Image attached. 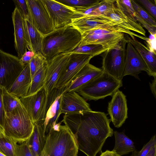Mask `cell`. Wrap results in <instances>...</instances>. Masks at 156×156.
Listing matches in <instances>:
<instances>
[{
    "mask_svg": "<svg viewBox=\"0 0 156 156\" xmlns=\"http://www.w3.org/2000/svg\"><path fill=\"white\" fill-rule=\"evenodd\" d=\"M112 96V99L108 103V112L110 117V121L115 127L119 128L128 118L126 96L118 90Z\"/></svg>",
    "mask_w": 156,
    "mask_h": 156,
    "instance_id": "obj_15",
    "label": "cell"
},
{
    "mask_svg": "<svg viewBox=\"0 0 156 156\" xmlns=\"http://www.w3.org/2000/svg\"><path fill=\"white\" fill-rule=\"evenodd\" d=\"M24 66L18 57L0 49V87L8 91Z\"/></svg>",
    "mask_w": 156,
    "mask_h": 156,
    "instance_id": "obj_9",
    "label": "cell"
},
{
    "mask_svg": "<svg viewBox=\"0 0 156 156\" xmlns=\"http://www.w3.org/2000/svg\"><path fill=\"white\" fill-rule=\"evenodd\" d=\"M17 142L16 147L15 156H33L29 147L27 140Z\"/></svg>",
    "mask_w": 156,
    "mask_h": 156,
    "instance_id": "obj_36",
    "label": "cell"
},
{
    "mask_svg": "<svg viewBox=\"0 0 156 156\" xmlns=\"http://www.w3.org/2000/svg\"><path fill=\"white\" fill-rule=\"evenodd\" d=\"M156 35L150 34L149 38L145 41L147 48L152 53L156 55Z\"/></svg>",
    "mask_w": 156,
    "mask_h": 156,
    "instance_id": "obj_40",
    "label": "cell"
},
{
    "mask_svg": "<svg viewBox=\"0 0 156 156\" xmlns=\"http://www.w3.org/2000/svg\"><path fill=\"white\" fill-rule=\"evenodd\" d=\"M33 57V56L27 55L25 53L19 59L20 61L22 64L25 66L26 65L29 64Z\"/></svg>",
    "mask_w": 156,
    "mask_h": 156,
    "instance_id": "obj_42",
    "label": "cell"
},
{
    "mask_svg": "<svg viewBox=\"0 0 156 156\" xmlns=\"http://www.w3.org/2000/svg\"><path fill=\"white\" fill-rule=\"evenodd\" d=\"M81 38L80 33L69 25L54 30L43 36L41 53L47 62L59 54L71 52L78 47Z\"/></svg>",
    "mask_w": 156,
    "mask_h": 156,
    "instance_id": "obj_2",
    "label": "cell"
},
{
    "mask_svg": "<svg viewBox=\"0 0 156 156\" xmlns=\"http://www.w3.org/2000/svg\"><path fill=\"white\" fill-rule=\"evenodd\" d=\"M34 124L23 106L6 113L3 126L5 135L18 143L27 140L33 131Z\"/></svg>",
    "mask_w": 156,
    "mask_h": 156,
    "instance_id": "obj_5",
    "label": "cell"
},
{
    "mask_svg": "<svg viewBox=\"0 0 156 156\" xmlns=\"http://www.w3.org/2000/svg\"><path fill=\"white\" fill-rule=\"evenodd\" d=\"M155 145H156L155 135L153 136L149 141L144 145L140 151H133L130 156H145L149 151L151 147Z\"/></svg>",
    "mask_w": 156,
    "mask_h": 156,
    "instance_id": "obj_37",
    "label": "cell"
},
{
    "mask_svg": "<svg viewBox=\"0 0 156 156\" xmlns=\"http://www.w3.org/2000/svg\"><path fill=\"white\" fill-rule=\"evenodd\" d=\"M43 0L50 15L54 30L68 26L73 19L83 16L80 10L58 0Z\"/></svg>",
    "mask_w": 156,
    "mask_h": 156,
    "instance_id": "obj_10",
    "label": "cell"
},
{
    "mask_svg": "<svg viewBox=\"0 0 156 156\" xmlns=\"http://www.w3.org/2000/svg\"><path fill=\"white\" fill-rule=\"evenodd\" d=\"M62 121L46 134L44 147L40 156H77L78 147L73 133Z\"/></svg>",
    "mask_w": 156,
    "mask_h": 156,
    "instance_id": "obj_3",
    "label": "cell"
},
{
    "mask_svg": "<svg viewBox=\"0 0 156 156\" xmlns=\"http://www.w3.org/2000/svg\"><path fill=\"white\" fill-rule=\"evenodd\" d=\"M12 19L14 29V45L18 58L20 59L27 51V42L25 35L23 17L15 8L12 12Z\"/></svg>",
    "mask_w": 156,
    "mask_h": 156,
    "instance_id": "obj_19",
    "label": "cell"
},
{
    "mask_svg": "<svg viewBox=\"0 0 156 156\" xmlns=\"http://www.w3.org/2000/svg\"><path fill=\"white\" fill-rule=\"evenodd\" d=\"M113 133L115 143L112 151L118 155L121 156L136 150L134 142L124 132L115 131Z\"/></svg>",
    "mask_w": 156,
    "mask_h": 156,
    "instance_id": "obj_26",
    "label": "cell"
},
{
    "mask_svg": "<svg viewBox=\"0 0 156 156\" xmlns=\"http://www.w3.org/2000/svg\"><path fill=\"white\" fill-rule=\"evenodd\" d=\"M103 71L89 63L86 64L67 86L66 91L76 92L101 74Z\"/></svg>",
    "mask_w": 156,
    "mask_h": 156,
    "instance_id": "obj_18",
    "label": "cell"
},
{
    "mask_svg": "<svg viewBox=\"0 0 156 156\" xmlns=\"http://www.w3.org/2000/svg\"><path fill=\"white\" fill-rule=\"evenodd\" d=\"M145 156H156V145L153 146Z\"/></svg>",
    "mask_w": 156,
    "mask_h": 156,
    "instance_id": "obj_45",
    "label": "cell"
},
{
    "mask_svg": "<svg viewBox=\"0 0 156 156\" xmlns=\"http://www.w3.org/2000/svg\"><path fill=\"white\" fill-rule=\"evenodd\" d=\"M27 140L33 156H40L46 140V135L41 122L34 123L32 133Z\"/></svg>",
    "mask_w": 156,
    "mask_h": 156,
    "instance_id": "obj_25",
    "label": "cell"
},
{
    "mask_svg": "<svg viewBox=\"0 0 156 156\" xmlns=\"http://www.w3.org/2000/svg\"><path fill=\"white\" fill-rule=\"evenodd\" d=\"M13 2L15 8L19 11L23 18H26L28 15V10L26 0H15Z\"/></svg>",
    "mask_w": 156,
    "mask_h": 156,
    "instance_id": "obj_38",
    "label": "cell"
},
{
    "mask_svg": "<svg viewBox=\"0 0 156 156\" xmlns=\"http://www.w3.org/2000/svg\"><path fill=\"white\" fill-rule=\"evenodd\" d=\"M32 81L29 64L24 69L8 91L19 98L27 96Z\"/></svg>",
    "mask_w": 156,
    "mask_h": 156,
    "instance_id": "obj_22",
    "label": "cell"
},
{
    "mask_svg": "<svg viewBox=\"0 0 156 156\" xmlns=\"http://www.w3.org/2000/svg\"><path fill=\"white\" fill-rule=\"evenodd\" d=\"M127 42L125 37L116 47L106 50L102 55L103 71L119 81L124 77Z\"/></svg>",
    "mask_w": 156,
    "mask_h": 156,
    "instance_id": "obj_7",
    "label": "cell"
},
{
    "mask_svg": "<svg viewBox=\"0 0 156 156\" xmlns=\"http://www.w3.org/2000/svg\"><path fill=\"white\" fill-rule=\"evenodd\" d=\"M67 86L61 89L54 88L48 95L45 119L42 123L47 134L57 122L61 115L62 98Z\"/></svg>",
    "mask_w": 156,
    "mask_h": 156,
    "instance_id": "obj_13",
    "label": "cell"
},
{
    "mask_svg": "<svg viewBox=\"0 0 156 156\" xmlns=\"http://www.w3.org/2000/svg\"><path fill=\"white\" fill-rule=\"evenodd\" d=\"M133 8L136 13L151 25L156 26L155 20L135 0H131Z\"/></svg>",
    "mask_w": 156,
    "mask_h": 156,
    "instance_id": "obj_34",
    "label": "cell"
},
{
    "mask_svg": "<svg viewBox=\"0 0 156 156\" xmlns=\"http://www.w3.org/2000/svg\"><path fill=\"white\" fill-rule=\"evenodd\" d=\"M0 156H5L0 152Z\"/></svg>",
    "mask_w": 156,
    "mask_h": 156,
    "instance_id": "obj_47",
    "label": "cell"
},
{
    "mask_svg": "<svg viewBox=\"0 0 156 156\" xmlns=\"http://www.w3.org/2000/svg\"><path fill=\"white\" fill-rule=\"evenodd\" d=\"M5 135L3 127L0 125V136Z\"/></svg>",
    "mask_w": 156,
    "mask_h": 156,
    "instance_id": "obj_46",
    "label": "cell"
},
{
    "mask_svg": "<svg viewBox=\"0 0 156 156\" xmlns=\"http://www.w3.org/2000/svg\"><path fill=\"white\" fill-rule=\"evenodd\" d=\"M122 86V80H119L103 72L90 83L76 92L85 99L96 101L112 96Z\"/></svg>",
    "mask_w": 156,
    "mask_h": 156,
    "instance_id": "obj_6",
    "label": "cell"
},
{
    "mask_svg": "<svg viewBox=\"0 0 156 156\" xmlns=\"http://www.w3.org/2000/svg\"><path fill=\"white\" fill-rule=\"evenodd\" d=\"M154 79L152 80L151 83L149 82L150 87L152 94H153L155 98H156V76L154 77Z\"/></svg>",
    "mask_w": 156,
    "mask_h": 156,
    "instance_id": "obj_43",
    "label": "cell"
},
{
    "mask_svg": "<svg viewBox=\"0 0 156 156\" xmlns=\"http://www.w3.org/2000/svg\"><path fill=\"white\" fill-rule=\"evenodd\" d=\"M65 5L76 9H86L99 3L101 0H58Z\"/></svg>",
    "mask_w": 156,
    "mask_h": 156,
    "instance_id": "obj_33",
    "label": "cell"
},
{
    "mask_svg": "<svg viewBox=\"0 0 156 156\" xmlns=\"http://www.w3.org/2000/svg\"><path fill=\"white\" fill-rule=\"evenodd\" d=\"M91 110L89 104L76 92H68L66 90L63 93L61 115L81 113Z\"/></svg>",
    "mask_w": 156,
    "mask_h": 156,
    "instance_id": "obj_16",
    "label": "cell"
},
{
    "mask_svg": "<svg viewBox=\"0 0 156 156\" xmlns=\"http://www.w3.org/2000/svg\"><path fill=\"white\" fill-rule=\"evenodd\" d=\"M114 0H101L98 6L94 10L90 16H100L111 12L115 6Z\"/></svg>",
    "mask_w": 156,
    "mask_h": 156,
    "instance_id": "obj_31",
    "label": "cell"
},
{
    "mask_svg": "<svg viewBox=\"0 0 156 156\" xmlns=\"http://www.w3.org/2000/svg\"><path fill=\"white\" fill-rule=\"evenodd\" d=\"M46 63L35 74L32 79L31 86L27 96L38 91L44 86L45 77Z\"/></svg>",
    "mask_w": 156,
    "mask_h": 156,
    "instance_id": "obj_27",
    "label": "cell"
},
{
    "mask_svg": "<svg viewBox=\"0 0 156 156\" xmlns=\"http://www.w3.org/2000/svg\"><path fill=\"white\" fill-rule=\"evenodd\" d=\"M106 50L101 45L89 44L78 47L71 52L88 55L93 58L102 54Z\"/></svg>",
    "mask_w": 156,
    "mask_h": 156,
    "instance_id": "obj_30",
    "label": "cell"
},
{
    "mask_svg": "<svg viewBox=\"0 0 156 156\" xmlns=\"http://www.w3.org/2000/svg\"><path fill=\"white\" fill-rule=\"evenodd\" d=\"M155 20L156 18V4L149 0H135Z\"/></svg>",
    "mask_w": 156,
    "mask_h": 156,
    "instance_id": "obj_35",
    "label": "cell"
},
{
    "mask_svg": "<svg viewBox=\"0 0 156 156\" xmlns=\"http://www.w3.org/2000/svg\"><path fill=\"white\" fill-rule=\"evenodd\" d=\"M134 17L136 20L146 28L151 34H156V26L150 25L142 19L135 11Z\"/></svg>",
    "mask_w": 156,
    "mask_h": 156,
    "instance_id": "obj_39",
    "label": "cell"
},
{
    "mask_svg": "<svg viewBox=\"0 0 156 156\" xmlns=\"http://www.w3.org/2000/svg\"><path fill=\"white\" fill-rule=\"evenodd\" d=\"M92 58L88 55L71 52L66 65L56 83L55 88L61 89L67 86Z\"/></svg>",
    "mask_w": 156,
    "mask_h": 156,
    "instance_id": "obj_12",
    "label": "cell"
},
{
    "mask_svg": "<svg viewBox=\"0 0 156 156\" xmlns=\"http://www.w3.org/2000/svg\"><path fill=\"white\" fill-rule=\"evenodd\" d=\"M62 121L74 136L78 150L87 156H96L107 138L113 134L111 121L104 112L91 110L65 114Z\"/></svg>",
    "mask_w": 156,
    "mask_h": 156,
    "instance_id": "obj_1",
    "label": "cell"
},
{
    "mask_svg": "<svg viewBox=\"0 0 156 156\" xmlns=\"http://www.w3.org/2000/svg\"><path fill=\"white\" fill-rule=\"evenodd\" d=\"M142 71L147 72V66L138 51L128 41L126 49L124 77L130 75L140 80L138 74Z\"/></svg>",
    "mask_w": 156,
    "mask_h": 156,
    "instance_id": "obj_17",
    "label": "cell"
},
{
    "mask_svg": "<svg viewBox=\"0 0 156 156\" xmlns=\"http://www.w3.org/2000/svg\"><path fill=\"white\" fill-rule=\"evenodd\" d=\"M100 156H119L112 151L107 150L102 153Z\"/></svg>",
    "mask_w": 156,
    "mask_h": 156,
    "instance_id": "obj_44",
    "label": "cell"
},
{
    "mask_svg": "<svg viewBox=\"0 0 156 156\" xmlns=\"http://www.w3.org/2000/svg\"><path fill=\"white\" fill-rule=\"evenodd\" d=\"M71 52L58 55L47 62L44 87L48 95L56 83L69 60Z\"/></svg>",
    "mask_w": 156,
    "mask_h": 156,
    "instance_id": "obj_14",
    "label": "cell"
},
{
    "mask_svg": "<svg viewBox=\"0 0 156 156\" xmlns=\"http://www.w3.org/2000/svg\"><path fill=\"white\" fill-rule=\"evenodd\" d=\"M130 42L138 51L145 63L148 69L147 72L150 76H156V55L151 52L143 44L137 40L135 37H126Z\"/></svg>",
    "mask_w": 156,
    "mask_h": 156,
    "instance_id": "obj_24",
    "label": "cell"
},
{
    "mask_svg": "<svg viewBox=\"0 0 156 156\" xmlns=\"http://www.w3.org/2000/svg\"><path fill=\"white\" fill-rule=\"evenodd\" d=\"M17 142L5 135L0 136V152L5 156H15Z\"/></svg>",
    "mask_w": 156,
    "mask_h": 156,
    "instance_id": "obj_28",
    "label": "cell"
},
{
    "mask_svg": "<svg viewBox=\"0 0 156 156\" xmlns=\"http://www.w3.org/2000/svg\"><path fill=\"white\" fill-rule=\"evenodd\" d=\"M46 62V59L41 52L34 54L29 64L32 79L36 73Z\"/></svg>",
    "mask_w": 156,
    "mask_h": 156,
    "instance_id": "obj_32",
    "label": "cell"
},
{
    "mask_svg": "<svg viewBox=\"0 0 156 156\" xmlns=\"http://www.w3.org/2000/svg\"><path fill=\"white\" fill-rule=\"evenodd\" d=\"M2 89L3 102L6 113H9L15 108L23 105L20 98L11 94L5 89Z\"/></svg>",
    "mask_w": 156,
    "mask_h": 156,
    "instance_id": "obj_29",
    "label": "cell"
},
{
    "mask_svg": "<svg viewBox=\"0 0 156 156\" xmlns=\"http://www.w3.org/2000/svg\"><path fill=\"white\" fill-rule=\"evenodd\" d=\"M2 94L3 89L0 87V125L3 127L6 113L3 106Z\"/></svg>",
    "mask_w": 156,
    "mask_h": 156,
    "instance_id": "obj_41",
    "label": "cell"
},
{
    "mask_svg": "<svg viewBox=\"0 0 156 156\" xmlns=\"http://www.w3.org/2000/svg\"><path fill=\"white\" fill-rule=\"evenodd\" d=\"M48 97V95L43 86L36 93L20 98L34 124L42 123L44 121Z\"/></svg>",
    "mask_w": 156,
    "mask_h": 156,
    "instance_id": "obj_11",
    "label": "cell"
},
{
    "mask_svg": "<svg viewBox=\"0 0 156 156\" xmlns=\"http://www.w3.org/2000/svg\"><path fill=\"white\" fill-rule=\"evenodd\" d=\"M26 1L28 17L37 30L43 36L53 31L54 30L53 22L43 0Z\"/></svg>",
    "mask_w": 156,
    "mask_h": 156,
    "instance_id": "obj_8",
    "label": "cell"
},
{
    "mask_svg": "<svg viewBox=\"0 0 156 156\" xmlns=\"http://www.w3.org/2000/svg\"><path fill=\"white\" fill-rule=\"evenodd\" d=\"M27 49L34 54L41 52L43 36L27 16L23 19Z\"/></svg>",
    "mask_w": 156,
    "mask_h": 156,
    "instance_id": "obj_23",
    "label": "cell"
},
{
    "mask_svg": "<svg viewBox=\"0 0 156 156\" xmlns=\"http://www.w3.org/2000/svg\"><path fill=\"white\" fill-rule=\"evenodd\" d=\"M99 16L113 21L126 30L136 32L146 37L145 30L140 24L136 21L129 19L115 5L112 11Z\"/></svg>",
    "mask_w": 156,
    "mask_h": 156,
    "instance_id": "obj_20",
    "label": "cell"
},
{
    "mask_svg": "<svg viewBox=\"0 0 156 156\" xmlns=\"http://www.w3.org/2000/svg\"><path fill=\"white\" fill-rule=\"evenodd\" d=\"M107 24L118 25L113 21L99 16H83L73 19L69 25L74 27L82 35L86 32Z\"/></svg>",
    "mask_w": 156,
    "mask_h": 156,
    "instance_id": "obj_21",
    "label": "cell"
},
{
    "mask_svg": "<svg viewBox=\"0 0 156 156\" xmlns=\"http://www.w3.org/2000/svg\"><path fill=\"white\" fill-rule=\"evenodd\" d=\"M125 34L131 37H137L146 41L147 37L137 34L116 24H107L85 32L82 35L78 46L89 44L101 45L107 50L116 47L125 37Z\"/></svg>",
    "mask_w": 156,
    "mask_h": 156,
    "instance_id": "obj_4",
    "label": "cell"
}]
</instances>
